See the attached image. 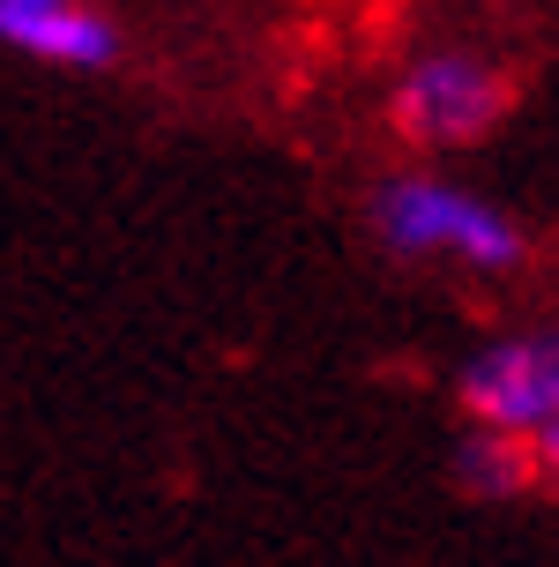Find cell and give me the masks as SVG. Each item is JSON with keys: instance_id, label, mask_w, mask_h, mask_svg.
<instances>
[{"instance_id": "cell-1", "label": "cell", "mask_w": 559, "mask_h": 567, "mask_svg": "<svg viewBox=\"0 0 559 567\" xmlns=\"http://www.w3.org/2000/svg\"><path fill=\"white\" fill-rule=\"evenodd\" d=\"M381 239L395 255H425V261H463V269H515L522 261V231L507 209H493L470 187H447V179H395L381 195Z\"/></svg>"}, {"instance_id": "cell-2", "label": "cell", "mask_w": 559, "mask_h": 567, "mask_svg": "<svg viewBox=\"0 0 559 567\" xmlns=\"http://www.w3.org/2000/svg\"><path fill=\"white\" fill-rule=\"evenodd\" d=\"M463 411L485 433L507 441H552L559 433V329H522V337L485 343L463 367Z\"/></svg>"}, {"instance_id": "cell-3", "label": "cell", "mask_w": 559, "mask_h": 567, "mask_svg": "<svg viewBox=\"0 0 559 567\" xmlns=\"http://www.w3.org/2000/svg\"><path fill=\"white\" fill-rule=\"evenodd\" d=\"M507 113V75L477 53H425L403 83H395V135L418 150H463V142L493 135Z\"/></svg>"}, {"instance_id": "cell-4", "label": "cell", "mask_w": 559, "mask_h": 567, "mask_svg": "<svg viewBox=\"0 0 559 567\" xmlns=\"http://www.w3.org/2000/svg\"><path fill=\"white\" fill-rule=\"evenodd\" d=\"M0 38L23 53L68 60V68H105L112 60V23L90 0H0Z\"/></svg>"}, {"instance_id": "cell-5", "label": "cell", "mask_w": 559, "mask_h": 567, "mask_svg": "<svg viewBox=\"0 0 559 567\" xmlns=\"http://www.w3.org/2000/svg\"><path fill=\"white\" fill-rule=\"evenodd\" d=\"M455 471H463L477 493H522V485L537 478V449H530V441H507V433L470 425V441H463V455H455Z\"/></svg>"}, {"instance_id": "cell-6", "label": "cell", "mask_w": 559, "mask_h": 567, "mask_svg": "<svg viewBox=\"0 0 559 567\" xmlns=\"http://www.w3.org/2000/svg\"><path fill=\"white\" fill-rule=\"evenodd\" d=\"M537 478L559 485V433H552V441H537Z\"/></svg>"}]
</instances>
